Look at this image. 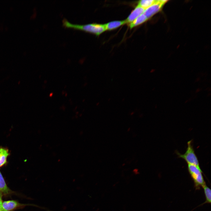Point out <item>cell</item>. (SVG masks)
I'll use <instances>...</instances> for the list:
<instances>
[{"instance_id": "cell-1", "label": "cell", "mask_w": 211, "mask_h": 211, "mask_svg": "<svg viewBox=\"0 0 211 211\" xmlns=\"http://www.w3.org/2000/svg\"><path fill=\"white\" fill-rule=\"evenodd\" d=\"M63 25L65 28L80 30L98 36L106 31L104 24L97 23H89L84 25L74 24L66 19L62 20Z\"/></svg>"}, {"instance_id": "cell-2", "label": "cell", "mask_w": 211, "mask_h": 211, "mask_svg": "<svg viewBox=\"0 0 211 211\" xmlns=\"http://www.w3.org/2000/svg\"><path fill=\"white\" fill-rule=\"evenodd\" d=\"M192 142V140L189 141L188 142V147L186 151L184 154H181L178 152H176V154L179 157L185 160L188 164L194 165L201 169L199 161L195 153Z\"/></svg>"}, {"instance_id": "cell-3", "label": "cell", "mask_w": 211, "mask_h": 211, "mask_svg": "<svg viewBox=\"0 0 211 211\" xmlns=\"http://www.w3.org/2000/svg\"><path fill=\"white\" fill-rule=\"evenodd\" d=\"M188 169L194 181L195 188L196 189H199L200 187H203L206 185L201 169H199L196 166L190 164H188Z\"/></svg>"}, {"instance_id": "cell-4", "label": "cell", "mask_w": 211, "mask_h": 211, "mask_svg": "<svg viewBox=\"0 0 211 211\" xmlns=\"http://www.w3.org/2000/svg\"><path fill=\"white\" fill-rule=\"evenodd\" d=\"M167 0H156L155 3L144 10L143 14L148 19L160 11Z\"/></svg>"}, {"instance_id": "cell-5", "label": "cell", "mask_w": 211, "mask_h": 211, "mask_svg": "<svg viewBox=\"0 0 211 211\" xmlns=\"http://www.w3.org/2000/svg\"><path fill=\"white\" fill-rule=\"evenodd\" d=\"M145 9L137 5L125 20L126 23L129 24L132 22L137 18L143 14Z\"/></svg>"}, {"instance_id": "cell-6", "label": "cell", "mask_w": 211, "mask_h": 211, "mask_svg": "<svg viewBox=\"0 0 211 211\" xmlns=\"http://www.w3.org/2000/svg\"><path fill=\"white\" fill-rule=\"evenodd\" d=\"M17 202L10 200L2 202L1 210V211H10L21 205Z\"/></svg>"}, {"instance_id": "cell-7", "label": "cell", "mask_w": 211, "mask_h": 211, "mask_svg": "<svg viewBox=\"0 0 211 211\" xmlns=\"http://www.w3.org/2000/svg\"><path fill=\"white\" fill-rule=\"evenodd\" d=\"M8 148L0 147V168L7 163V159L10 155Z\"/></svg>"}, {"instance_id": "cell-8", "label": "cell", "mask_w": 211, "mask_h": 211, "mask_svg": "<svg viewBox=\"0 0 211 211\" xmlns=\"http://www.w3.org/2000/svg\"><path fill=\"white\" fill-rule=\"evenodd\" d=\"M125 23L126 22L125 20L112 21L104 25L106 30L110 31L115 29Z\"/></svg>"}, {"instance_id": "cell-9", "label": "cell", "mask_w": 211, "mask_h": 211, "mask_svg": "<svg viewBox=\"0 0 211 211\" xmlns=\"http://www.w3.org/2000/svg\"><path fill=\"white\" fill-rule=\"evenodd\" d=\"M148 20L146 16L143 13L129 24V27L130 29H132L143 23Z\"/></svg>"}, {"instance_id": "cell-10", "label": "cell", "mask_w": 211, "mask_h": 211, "mask_svg": "<svg viewBox=\"0 0 211 211\" xmlns=\"http://www.w3.org/2000/svg\"><path fill=\"white\" fill-rule=\"evenodd\" d=\"M0 191L5 194L10 192V190L7 186L4 178L0 171Z\"/></svg>"}, {"instance_id": "cell-11", "label": "cell", "mask_w": 211, "mask_h": 211, "mask_svg": "<svg viewBox=\"0 0 211 211\" xmlns=\"http://www.w3.org/2000/svg\"><path fill=\"white\" fill-rule=\"evenodd\" d=\"M155 1L154 0H140L139 1L138 5L145 9L154 4Z\"/></svg>"}, {"instance_id": "cell-12", "label": "cell", "mask_w": 211, "mask_h": 211, "mask_svg": "<svg viewBox=\"0 0 211 211\" xmlns=\"http://www.w3.org/2000/svg\"><path fill=\"white\" fill-rule=\"evenodd\" d=\"M205 197L206 200L204 203H210L211 202V190L206 184L203 187Z\"/></svg>"}, {"instance_id": "cell-13", "label": "cell", "mask_w": 211, "mask_h": 211, "mask_svg": "<svg viewBox=\"0 0 211 211\" xmlns=\"http://www.w3.org/2000/svg\"><path fill=\"white\" fill-rule=\"evenodd\" d=\"M2 202V200L0 201V210H1V204Z\"/></svg>"}, {"instance_id": "cell-14", "label": "cell", "mask_w": 211, "mask_h": 211, "mask_svg": "<svg viewBox=\"0 0 211 211\" xmlns=\"http://www.w3.org/2000/svg\"><path fill=\"white\" fill-rule=\"evenodd\" d=\"M1 200H2L1 197V195H0V201H1Z\"/></svg>"}, {"instance_id": "cell-15", "label": "cell", "mask_w": 211, "mask_h": 211, "mask_svg": "<svg viewBox=\"0 0 211 211\" xmlns=\"http://www.w3.org/2000/svg\"><path fill=\"white\" fill-rule=\"evenodd\" d=\"M134 112H132V113H131V114H134Z\"/></svg>"}, {"instance_id": "cell-16", "label": "cell", "mask_w": 211, "mask_h": 211, "mask_svg": "<svg viewBox=\"0 0 211 211\" xmlns=\"http://www.w3.org/2000/svg\"><path fill=\"white\" fill-rule=\"evenodd\" d=\"M0 211H1V210H0Z\"/></svg>"}]
</instances>
